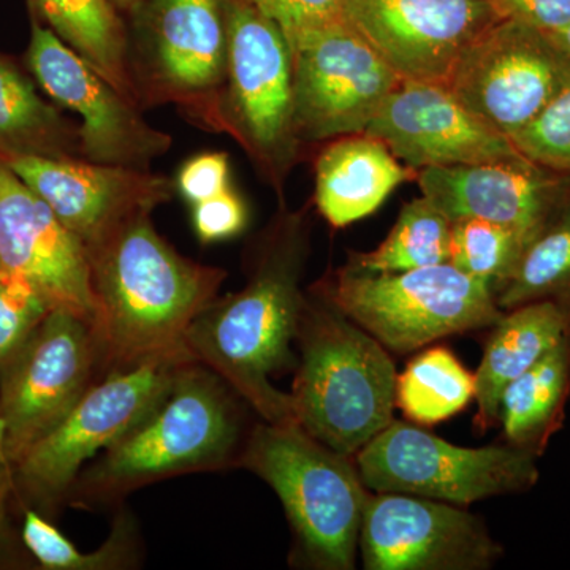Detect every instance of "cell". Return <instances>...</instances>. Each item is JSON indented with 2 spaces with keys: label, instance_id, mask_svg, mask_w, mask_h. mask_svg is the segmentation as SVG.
I'll list each match as a JSON object with an SVG mask.
<instances>
[{
  "label": "cell",
  "instance_id": "cell-7",
  "mask_svg": "<svg viewBox=\"0 0 570 570\" xmlns=\"http://www.w3.org/2000/svg\"><path fill=\"white\" fill-rule=\"evenodd\" d=\"M189 362L194 358L148 360L94 382L69 414L14 464L18 508L55 520L69 505L86 463L149 414Z\"/></svg>",
  "mask_w": 570,
  "mask_h": 570
},
{
  "label": "cell",
  "instance_id": "cell-37",
  "mask_svg": "<svg viewBox=\"0 0 570 570\" xmlns=\"http://www.w3.org/2000/svg\"><path fill=\"white\" fill-rule=\"evenodd\" d=\"M502 17L551 33L570 24V0H493Z\"/></svg>",
  "mask_w": 570,
  "mask_h": 570
},
{
  "label": "cell",
  "instance_id": "cell-4",
  "mask_svg": "<svg viewBox=\"0 0 570 570\" xmlns=\"http://www.w3.org/2000/svg\"><path fill=\"white\" fill-rule=\"evenodd\" d=\"M296 423L354 459L393 422L396 370L387 348L314 285L296 330Z\"/></svg>",
  "mask_w": 570,
  "mask_h": 570
},
{
  "label": "cell",
  "instance_id": "cell-14",
  "mask_svg": "<svg viewBox=\"0 0 570 570\" xmlns=\"http://www.w3.org/2000/svg\"><path fill=\"white\" fill-rule=\"evenodd\" d=\"M26 66L61 110L80 118L81 157L89 163L151 170L171 148L170 135L146 122L141 108L33 17Z\"/></svg>",
  "mask_w": 570,
  "mask_h": 570
},
{
  "label": "cell",
  "instance_id": "cell-17",
  "mask_svg": "<svg viewBox=\"0 0 570 570\" xmlns=\"http://www.w3.org/2000/svg\"><path fill=\"white\" fill-rule=\"evenodd\" d=\"M0 159L47 202L85 249L135 214L167 204L176 193L174 181L151 170L24 154Z\"/></svg>",
  "mask_w": 570,
  "mask_h": 570
},
{
  "label": "cell",
  "instance_id": "cell-30",
  "mask_svg": "<svg viewBox=\"0 0 570 570\" xmlns=\"http://www.w3.org/2000/svg\"><path fill=\"white\" fill-rule=\"evenodd\" d=\"M528 243L512 228L475 217L452 220L450 262L489 285L497 295L519 264Z\"/></svg>",
  "mask_w": 570,
  "mask_h": 570
},
{
  "label": "cell",
  "instance_id": "cell-8",
  "mask_svg": "<svg viewBox=\"0 0 570 570\" xmlns=\"http://www.w3.org/2000/svg\"><path fill=\"white\" fill-rule=\"evenodd\" d=\"M227 32L220 132L232 135L273 183L298 156L294 59L283 29L245 0H219Z\"/></svg>",
  "mask_w": 570,
  "mask_h": 570
},
{
  "label": "cell",
  "instance_id": "cell-35",
  "mask_svg": "<svg viewBox=\"0 0 570 570\" xmlns=\"http://www.w3.org/2000/svg\"><path fill=\"white\" fill-rule=\"evenodd\" d=\"M195 235L204 245L224 242L242 234L247 224V209L234 190H225L209 200L194 205Z\"/></svg>",
  "mask_w": 570,
  "mask_h": 570
},
{
  "label": "cell",
  "instance_id": "cell-24",
  "mask_svg": "<svg viewBox=\"0 0 570 570\" xmlns=\"http://www.w3.org/2000/svg\"><path fill=\"white\" fill-rule=\"evenodd\" d=\"M7 154L82 159L80 126L48 104L20 66L0 55V156Z\"/></svg>",
  "mask_w": 570,
  "mask_h": 570
},
{
  "label": "cell",
  "instance_id": "cell-18",
  "mask_svg": "<svg viewBox=\"0 0 570 570\" xmlns=\"http://www.w3.org/2000/svg\"><path fill=\"white\" fill-rule=\"evenodd\" d=\"M365 134L414 170L521 156L508 135L468 110L442 82L401 81Z\"/></svg>",
  "mask_w": 570,
  "mask_h": 570
},
{
  "label": "cell",
  "instance_id": "cell-34",
  "mask_svg": "<svg viewBox=\"0 0 570 570\" xmlns=\"http://www.w3.org/2000/svg\"><path fill=\"white\" fill-rule=\"evenodd\" d=\"M176 190L190 205L202 204L230 189V165L225 153H202L179 170Z\"/></svg>",
  "mask_w": 570,
  "mask_h": 570
},
{
  "label": "cell",
  "instance_id": "cell-19",
  "mask_svg": "<svg viewBox=\"0 0 570 570\" xmlns=\"http://www.w3.org/2000/svg\"><path fill=\"white\" fill-rule=\"evenodd\" d=\"M423 197L450 220L475 217L512 228L530 245L570 194V175L524 156L494 163L423 168Z\"/></svg>",
  "mask_w": 570,
  "mask_h": 570
},
{
  "label": "cell",
  "instance_id": "cell-28",
  "mask_svg": "<svg viewBox=\"0 0 570 570\" xmlns=\"http://www.w3.org/2000/svg\"><path fill=\"white\" fill-rule=\"evenodd\" d=\"M475 400V374L448 347H431L396 377V406L409 422L436 425Z\"/></svg>",
  "mask_w": 570,
  "mask_h": 570
},
{
  "label": "cell",
  "instance_id": "cell-16",
  "mask_svg": "<svg viewBox=\"0 0 570 570\" xmlns=\"http://www.w3.org/2000/svg\"><path fill=\"white\" fill-rule=\"evenodd\" d=\"M502 18L493 0H344V21L406 81L445 85L469 45Z\"/></svg>",
  "mask_w": 570,
  "mask_h": 570
},
{
  "label": "cell",
  "instance_id": "cell-6",
  "mask_svg": "<svg viewBox=\"0 0 570 570\" xmlns=\"http://www.w3.org/2000/svg\"><path fill=\"white\" fill-rule=\"evenodd\" d=\"M317 287L396 354L491 328L504 316L489 285L452 264L401 273H366L347 265Z\"/></svg>",
  "mask_w": 570,
  "mask_h": 570
},
{
  "label": "cell",
  "instance_id": "cell-31",
  "mask_svg": "<svg viewBox=\"0 0 570 570\" xmlns=\"http://www.w3.org/2000/svg\"><path fill=\"white\" fill-rule=\"evenodd\" d=\"M55 309L36 284L0 265V371Z\"/></svg>",
  "mask_w": 570,
  "mask_h": 570
},
{
  "label": "cell",
  "instance_id": "cell-9",
  "mask_svg": "<svg viewBox=\"0 0 570 570\" xmlns=\"http://www.w3.org/2000/svg\"><path fill=\"white\" fill-rule=\"evenodd\" d=\"M134 17L129 66L140 107L174 104L220 132L227 32L219 0H146Z\"/></svg>",
  "mask_w": 570,
  "mask_h": 570
},
{
  "label": "cell",
  "instance_id": "cell-25",
  "mask_svg": "<svg viewBox=\"0 0 570 570\" xmlns=\"http://www.w3.org/2000/svg\"><path fill=\"white\" fill-rule=\"evenodd\" d=\"M31 3L33 17L140 107L130 75L129 33L110 0H31Z\"/></svg>",
  "mask_w": 570,
  "mask_h": 570
},
{
  "label": "cell",
  "instance_id": "cell-13",
  "mask_svg": "<svg viewBox=\"0 0 570 570\" xmlns=\"http://www.w3.org/2000/svg\"><path fill=\"white\" fill-rule=\"evenodd\" d=\"M570 85V61L549 33L502 18L472 41L445 86L468 110L512 138Z\"/></svg>",
  "mask_w": 570,
  "mask_h": 570
},
{
  "label": "cell",
  "instance_id": "cell-3",
  "mask_svg": "<svg viewBox=\"0 0 570 570\" xmlns=\"http://www.w3.org/2000/svg\"><path fill=\"white\" fill-rule=\"evenodd\" d=\"M247 406L204 363H186L149 414L86 464L69 505L119 508L134 491L163 480L238 468Z\"/></svg>",
  "mask_w": 570,
  "mask_h": 570
},
{
  "label": "cell",
  "instance_id": "cell-33",
  "mask_svg": "<svg viewBox=\"0 0 570 570\" xmlns=\"http://www.w3.org/2000/svg\"><path fill=\"white\" fill-rule=\"evenodd\" d=\"M275 21L287 40L344 21V0H245Z\"/></svg>",
  "mask_w": 570,
  "mask_h": 570
},
{
  "label": "cell",
  "instance_id": "cell-5",
  "mask_svg": "<svg viewBox=\"0 0 570 570\" xmlns=\"http://www.w3.org/2000/svg\"><path fill=\"white\" fill-rule=\"evenodd\" d=\"M238 468L268 483L283 504L294 546L291 564L355 568L367 494L354 459L326 448L296 423H255Z\"/></svg>",
  "mask_w": 570,
  "mask_h": 570
},
{
  "label": "cell",
  "instance_id": "cell-11",
  "mask_svg": "<svg viewBox=\"0 0 570 570\" xmlns=\"http://www.w3.org/2000/svg\"><path fill=\"white\" fill-rule=\"evenodd\" d=\"M102 376L92 318L51 309L0 371V445L13 466Z\"/></svg>",
  "mask_w": 570,
  "mask_h": 570
},
{
  "label": "cell",
  "instance_id": "cell-2",
  "mask_svg": "<svg viewBox=\"0 0 570 570\" xmlns=\"http://www.w3.org/2000/svg\"><path fill=\"white\" fill-rule=\"evenodd\" d=\"M151 214H135L86 249L104 376L165 356L194 358L187 332L228 276L178 253Z\"/></svg>",
  "mask_w": 570,
  "mask_h": 570
},
{
  "label": "cell",
  "instance_id": "cell-36",
  "mask_svg": "<svg viewBox=\"0 0 570 570\" xmlns=\"http://www.w3.org/2000/svg\"><path fill=\"white\" fill-rule=\"evenodd\" d=\"M13 504L18 505L14 466L0 445V570L28 569L36 562L22 543L21 532L14 530Z\"/></svg>",
  "mask_w": 570,
  "mask_h": 570
},
{
  "label": "cell",
  "instance_id": "cell-27",
  "mask_svg": "<svg viewBox=\"0 0 570 570\" xmlns=\"http://www.w3.org/2000/svg\"><path fill=\"white\" fill-rule=\"evenodd\" d=\"M494 299L504 313L527 303L551 302L570 324V194L524 247L512 276Z\"/></svg>",
  "mask_w": 570,
  "mask_h": 570
},
{
  "label": "cell",
  "instance_id": "cell-20",
  "mask_svg": "<svg viewBox=\"0 0 570 570\" xmlns=\"http://www.w3.org/2000/svg\"><path fill=\"white\" fill-rule=\"evenodd\" d=\"M0 265L28 277L52 306L94 318L85 246L2 159Z\"/></svg>",
  "mask_w": 570,
  "mask_h": 570
},
{
  "label": "cell",
  "instance_id": "cell-21",
  "mask_svg": "<svg viewBox=\"0 0 570 570\" xmlns=\"http://www.w3.org/2000/svg\"><path fill=\"white\" fill-rule=\"evenodd\" d=\"M417 175L371 135L336 138L317 157L318 212L333 227H347L376 212L400 184Z\"/></svg>",
  "mask_w": 570,
  "mask_h": 570
},
{
  "label": "cell",
  "instance_id": "cell-12",
  "mask_svg": "<svg viewBox=\"0 0 570 570\" xmlns=\"http://www.w3.org/2000/svg\"><path fill=\"white\" fill-rule=\"evenodd\" d=\"M299 141L365 134L403 78L346 21L291 41Z\"/></svg>",
  "mask_w": 570,
  "mask_h": 570
},
{
  "label": "cell",
  "instance_id": "cell-10",
  "mask_svg": "<svg viewBox=\"0 0 570 570\" xmlns=\"http://www.w3.org/2000/svg\"><path fill=\"white\" fill-rule=\"evenodd\" d=\"M538 456L509 444L461 448L393 420L355 455L366 489L469 505L538 485Z\"/></svg>",
  "mask_w": 570,
  "mask_h": 570
},
{
  "label": "cell",
  "instance_id": "cell-39",
  "mask_svg": "<svg viewBox=\"0 0 570 570\" xmlns=\"http://www.w3.org/2000/svg\"><path fill=\"white\" fill-rule=\"evenodd\" d=\"M110 2L116 7V10H118L119 13L134 14L140 10V7L146 2V0H110Z\"/></svg>",
  "mask_w": 570,
  "mask_h": 570
},
{
  "label": "cell",
  "instance_id": "cell-22",
  "mask_svg": "<svg viewBox=\"0 0 570 570\" xmlns=\"http://www.w3.org/2000/svg\"><path fill=\"white\" fill-rule=\"evenodd\" d=\"M570 332L564 313L551 302H532L505 311L491 326L482 362L475 373V428L485 433L498 425L502 392L549 355Z\"/></svg>",
  "mask_w": 570,
  "mask_h": 570
},
{
  "label": "cell",
  "instance_id": "cell-1",
  "mask_svg": "<svg viewBox=\"0 0 570 570\" xmlns=\"http://www.w3.org/2000/svg\"><path fill=\"white\" fill-rule=\"evenodd\" d=\"M307 245L305 217L281 214L250 254L245 287L209 303L186 336L194 360L268 423H296L291 393L276 389L272 377L296 367Z\"/></svg>",
  "mask_w": 570,
  "mask_h": 570
},
{
  "label": "cell",
  "instance_id": "cell-32",
  "mask_svg": "<svg viewBox=\"0 0 570 570\" xmlns=\"http://www.w3.org/2000/svg\"><path fill=\"white\" fill-rule=\"evenodd\" d=\"M510 140L531 163L570 175V85Z\"/></svg>",
  "mask_w": 570,
  "mask_h": 570
},
{
  "label": "cell",
  "instance_id": "cell-23",
  "mask_svg": "<svg viewBox=\"0 0 570 570\" xmlns=\"http://www.w3.org/2000/svg\"><path fill=\"white\" fill-rule=\"evenodd\" d=\"M570 396V332L502 392L498 425L504 444L542 456L564 423Z\"/></svg>",
  "mask_w": 570,
  "mask_h": 570
},
{
  "label": "cell",
  "instance_id": "cell-26",
  "mask_svg": "<svg viewBox=\"0 0 570 570\" xmlns=\"http://www.w3.org/2000/svg\"><path fill=\"white\" fill-rule=\"evenodd\" d=\"M110 534L94 551L78 550L55 523L33 509H22L21 539L36 564L45 570H130L145 558L140 527L126 505L116 508Z\"/></svg>",
  "mask_w": 570,
  "mask_h": 570
},
{
  "label": "cell",
  "instance_id": "cell-29",
  "mask_svg": "<svg viewBox=\"0 0 570 570\" xmlns=\"http://www.w3.org/2000/svg\"><path fill=\"white\" fill-rule=\"evenodd\" d=\"M450 235L452 220L422 195L404 205L376 249L352 254L347 265L366 273H401L449 264Z\"/></svg>",
  "mask_w": 570,
  "mask_h": 570
},
{
  "label": "cell",
  "instance_id": "cell-15",
  "mask_svg": "<svg viewBox=\"0 0 570 570\" xmlns=\"http://www.w3.org/2000/svg\"><path fill=\"white\" fill-rule=\"evenodd\" d=\"M358 549L366 570H487L504 554L483 520L461 505L374 491Z\"/></svg>",
  "mask_w": 570,
  "mask_h": 570
},
{
  "label": "cell",
  "instance_id": "cell-38",
  "mask_svg": "<svg viewBox=\"0 0 570 570\" xmlns=\"http://www.w3.org/2000/svg\"><path fill=\"white\" fill-rule=\"evenodd\" d=\"M549 37L570 61V24L561 31L549 33Z\"/></svg>",
  "mask_w": 570,
  "mask_h": 570
}]
</instances>
